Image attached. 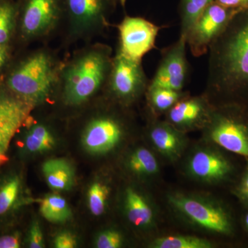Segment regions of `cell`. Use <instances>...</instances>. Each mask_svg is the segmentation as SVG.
<instances>
[{
	"label": "cell",
	"mask_w": 248,
	"mask_h": 248,
	"mask_svg": "<svg viewBox=\"0 0 248 248\" xmlns=\"http://www.w3.org/2000/svg\"><path fill=\"white\" fill-rule=\"evenodd\" d=\"M189 170L194 177L206 182H217L229 179L234 168L224 155L217 152L200 151L191 158Z\"/></svg>",
	"instance_id": "cell-15"
},
{
	"label": "cell",
	"mask_w": 248,
	"mask_h": 248,
	"mask_svg": "<svg viewBox=\"0 0 248 248\" xmlns=\"http://www.w3.org/2000/svg\"><path fill=\"white\" fill-rule=\"evenodd\" d=\"M54 244L57 248H73L76 247L77 242L73 234L65 232L60 233L55 237Z\"/></svg>",
	"instance_id": "cell-31"
},
{
	"label": "cell",
	"mask_w": 248,
	"mask_h": 248,
	"mask_svg": "<svg viewBox=\"0 0 248 248\" xmlns=\"http://www.w3.org/2000/svg\"><path fill=\"white\" fill-rule=\"evenodd\" d=\"M208 53V94L217 104L248 102V7L234 15Z\"/></svg>",
	"instance_id": "cell-1"
},
{
	"label": "cell",
	"mask_w": 248,
	"mask_h": 248,
	"mask_svg": "<svg viewBox=\"0 0 248 248\" xmlns=\"http://www.w3.org/2000/svg\"></svg>",
	"instance_id": "cell-38"
},
{
	"label": "cell",
	"mask_w": 248,
	"mask_h": 248,
	"mask_svg": "<svg viewBox=\"0 0 248 248\" xmlns=\"http://www.w3.org/2000/svg\"><path fill=\"white\" fill-rule=\"evenodd\" d=\"M111 1H112V4L115 5V3H116V1H117V0H111Z\"/></svg>",
	"instance_id": "cell-36"
},
{
	"label": "cell",
	"mask_w": 248,
	"mask_h": 248,
	"mask_svg": "<svg viewBox=\"0 0 248 248\" xmlns=\"http://www.w3.org/2000/svg\"><path fill=\"white\" fill-rule=\"evenodd\" d=\"M108 190L101 183H94L91 186L88 194V202L91 213L94 216H100L105 211Z\"/></svg>",
	"instance_id": "cell-27"
},
{
	"label": "cell",
	"mask_w": 248,
	"mask_h": 248,
	"mask_svg": "<svg viewBox=\"0 0 248 248\" xmlns=\"http://www.w3.org/2000/svg\"><path fill=\"white\" fill-rule=\"evenodd\" d=\"M21 245L22 236L19 232H9L0 235V248H19Z\"/></svg>",
	"instance_id": "cell-30"
},
{
	"label": "cell",
	"mask_w": 248,
	"mask_h": 248,
	"mask_svg": "<svg viewBox=\"0 0 248 248\" xmlns=\"http://www.w3.org/2000/svg\"><path fill=\"white\" fill-rule=\"evenodd\" d=\"M206 97H183L167 112L169 124L178 128L208 124L213 107Z\"/></svg>",
	"instance_id": "cell-14"
},
{
	"label": "cell",
	"mask_w": 248,
	"mask_h": 248,
	"mask_svg": "<svg viewBox=\"0 0 248 248\" xmlns=\"http://www.w3.org/2000/svg\"><path fill=\"white\" fill-rule=\"evenodd\" d=\"M107 84L112 96L119 100L125 103L135 100L148 87L141 61L125 56L117 50L112 58Z\"/></svg>",
	"instance_id": "cell-6"
},
{
	"label": "cell",
	"mask_w": 248,
	"mask_h": 248,
	"mask_svg": "<svg viewBox=\"0 0 248 248\" xmlns=\"http://www.w3.org/2000/svg\"><path fill=\"white\" fill-rule=\"evenodd\" d=\"M146 94L152 109L157 113L168 112L176 103L186 96L183 91L149 86Z\"/></svg>",
	"instance_id": "cell-22"
},
{
	"label": "cell",
	"mask_w": 248,
	"mask_h": 248,
	"mask_svg": "<svg viewBox=\"0 0 248 248\" xmlns=\"http://www.w3.org/2000/svg\"><path fill=\"white\" fill-rule=\"evenodd\" d=\"M62 9L63 0H22L18 4V18L23 37L33 39L48 32Z\"/></svg>",
	"instance_id": "cell-10"
},
{
	"label": "cell",
	"mask_w": 248,
	"mask_h": 248,
	"mask_svg": "<svg viewBox=\"0 0 248 248\" xmlns=\"http://www.w3.org/2000/svg\"><path fill=\"white\" fill-rule=\"evenodd\" d=\"M17 19V3L0 0V45H9Z\"/></svg>",
	"instance_id": "cell-23"
},
{
	"label": "cell",
	"mask_w": 248,
	"mask_h": 248,
	"mask_svg": "<svg viewBox=\"0 0 248 248\" xmlns=\"http://www.w3.org/2000/svg\"><path fill=\"white\" fill-rule=\"evenodd\" d=\"M215 0H182L181 6V34L186 37L197 19Z\"/></svg>",
	"instance_id": "cell-24"
},
{
	"label": "cell",
	"mask_w": 248,
	"mask_h": 248,
	"mask_svg": "<svg viewBox=\"0 0 248 248\" xmlns=\"http://www.w3.org/2000/svg\"><path fill=\"white\" fill-rule=\"evenodd\" d=\"M10 55L9 45H0V71L4 68L9 60Z\"/></svg>",
	"instance_id": "cell-34"
},
{
	"label": "cell",
	"mask_w": 248,
	"mask_h": 248,
	"mask_svg": "<svg viewBox=\"0 0 248 248\" xmlns=\"http://www.w3.org/2000/svg\"><path fill=\"white\" fill-rule=\"evenodd\" d=\"M28 244L31 248H42L45 247L43 234L40 224L37 221L31 224L28 236Z\"/></svg>",
	"instance_id": "cell-29"
},
{
	"label": "cell",
	"mask_w": 248,
	"mask_h": 248,
	"mask_svg": "<svg viewBox=\"0 0 248 248\" xmlns=\"http://www.w3.org/2000/svg\"><path fill=\"white\" fill-rule=\"evenodd\" d=\"M42 171L49 187L54 190H68L74 184V171L66 160H48L43 164Z\"/></svg>",
	"instance_id": "cell-18"
},
{
	"label": "cell",
	"mask_w": 248,
	"mask_h": 248,
	"mask_svg": "<svg viewBox=\"0 0 248 248\" xmlns=\"http://www.w3.org/2000/svg\"><path fill=\"white\" fill-rule=\"evenodd\" d=\"M53 60L45 52H37L24 59L11 72L6 86L24 100L35 104L48 95L55 80Z\"/></svg>",
	"instance_id": "cell-4"
},
{
	"label": "cell",
	"mask_w": 248,
	"mask_h": 248,
	"mask_svg": "<svg viewBox=\"0 0 248 248\" xmlns=\"http://www.w3.org/2000/svg\"><path fill=\"white\" fill-rule=\"evenodd\" d=\"M150 137L155 147L166 156H177L182 149V137L170 124L154 122Z\"/></svg>",
	"instance_id": "cell-17"
},
{
	"label": "cell",
	"mask_w": 248,
	"mask_h": 248,
	"mask_svg": "<svg viewBox=\"0 0 248 248\" xmlns=\"http://www.w3.org/2000/svg\"><path fill=\"white\" fill-rule=\"evenodd\" d=\"M244 224L245 228H246V231H247L248 232V212L245 215L244 217Z\"/></svg>",
	"instance_id": "cell-35"
},
{
	"label": "cell",
	"mask_w": 248,
	"mask_h": 248,
	"mask_svg": "<svg viewBox=\"0 0 248 248\" xmlns=\"http://www.w3.org/2000/svg\"><path fill=\"white\" fill-rule=\"evenodd\" d=\"M40 211L47 221L53 223H64L71 217V208L66 201L55 194L46 196L42 200Z\"/></svg>",
	"instance_id": "cell-21"
},
{
	"label": "cell",
	"mask_w": 248,
	"mask_h": 248,
	"mask_svg": "<svg viewBox=\"0 0 248 248\" xmlns=\"http://www.w3.org/2000/svg\"><path fill=\"white\" fill-rule=\"evenodd\" d=\"M208 124L210 138L223 149L248 160V102L217 104Z\"/></svg>",
	"instance_id": "cell-3"
},
{
	"label": "cell",
	"mask_w": 248,
	"mask_h": 248,
	"mask_svg": "<svg viewBox=\"0 0 248 248\" xmlns=\"http://www.w3.org/2000/svg\"><path fill=\"white\" fill-rule=\"evenodd\" d=\"M187 47L186 37L180 35L177 42L164 48L159 66L148 86L183 91L188 75Z\"/></svg>",
	"instance_id": "cell-11"
},
{
	"label": "cell",
	"mask_w": 248,
	"mask_h": 248,
	"mask_svg": "<svg viewBox=\"0 0 248 248\" xmlns=\"http://www.w3.org/2000/svg\"><path fill=\"white\" fill-rule=\"evenodd\" d=\"M112 62L110 49L104 46L94 47L75 59L63 72L66 104L80 105L99 91L107 84Z\"/></svg>",
	"instance_id": "cell-2"
},
{
	"label": "cell",
	"mask_w": 248,
	"mask_h": 248,
	"mask_svg": "<svg viewBox=\"0 0 248 248\" xmlns=\"http://www.w3.org/2000/svg\"><path fill=\"white\" fill-rule=\"evenodd\" d=\"M215 1L228 9L241 10L248 7V0H215Z\"/></svg>",
	"instance_id": "cell-33"
},
{
	"label": "cell",
	"mask_w": 248,
	"mask_h": 248,
	"mask_svg": "<svg viewBox=\"0 0 248 248\" xmlns=\"http://www.w3.org/2000/svg\"><path fill=\"white\" fill-rule=\"evenodd\" d=\"M55 139L45 125L36 124L26 133L23 140V149L28 153H42L52 149Z\"/></svg>",
	"instance_id": "cell-20"
},
{
	"label": "cell",
	"mask_w": 248,
	"mask_h": 248,
	"mask_svg": "<svg viewBox=\"0 0 248 248\" xmlns=\"http://www.w3.org/2000/svg\"><path fill=\"white\" fill-rule=\"evenodd\" d=\"M122 244V237L118 232L107 231L101 233L96 240L98 248H118Z\"/></svg>",
	"instance_id": "cell-28"
},
{
	"label": "cell",
	"mask_w": 248,
	"mask_h": 248,
	"mask_svg": "<svg viewBox=\"0 0 248 248\" xmlns=\"http://www.w3.org/2000/svg\"><path fill=\"white\" fill-rule=\"evenodd\" d=\"M235 194L243 202L248 201V166L241 177L239 184L236 186Z\"/></svg>",
	"instance_id": "cell-32"
},
{
	"label": "cell",
	"mask_w": 248,
	"mask_h": 248,
	"mask_svg": "<svg viewBox=\"0 0 248 248\" xmlns=\"http://www.w3.org/2000/svg\"><path fill=\"white\" fill-rule=\"evenodd\" d=\"M239 11L228 9L216 1L209 5L186 36L187 46L191 54L195 58H200L208 53L210 45Z\"/></svg>",
	"instance_id": "cell-7"
},
{
	"label": "cell",
	"mask_w": 248,
	"mask_h": 248,
	"mask_svg": "<svg viewBox=\"0 0 248 248\" xmlns=\"http://www.w3.org/2000/svg\"><path fill=\"white\" fill-rule=\"evenodd\" d=\"M123 135V127L115 117L102 116L90 122L83 136V145L93 154L110 151L119 143Z\"/></svg>",
	"instance_id": "cell-13"
},
{
	"label": "cell",
	"mask_w": 248,
	"mask_h": 248,
	"mask_svg": "<svg viewBox=\"0 0 248 248\" xmlns=\"http://www.w3.org/2000/svg\"><path fill=\"white\" fill-rule=\"evenodd\" d=\"M155 248H210L213 244L206 239L189 236H170L159 238L153 244Z\"/></svg>",
	"instance_id": "cell-25"
},
{
	"label": "cell",
	"mask_w": 248,
	"mask_h": 248,
	"mask_svg": "<svg viewBox=\"0 0 248 248\" xmlns=\"http://www.w3.org/2000/svg\"><path fill=\"white\" fill-rule=\"evenodd\" d=\"M22 177L12 173L0 181V221L11 216L21 203Z\"/></svg>",
	"instance_id": "cell-16"
},
{
	"label": "cell",
	"mask_w": 248,
	"mask_h": 248,
	"mask_svg": "<svg viewBox=\"0 0 248 248\" xmlns=\"http://www.w3.org/2000/svg\"><path fill=\"white\" fill-rule=\"evenodd\" d=\"M161 29L144 18L126 16L118 26V51L128 58L141 61L143 57L156 48V37Z\"/></svg>",
	"instance_id": "cell-9"
},
{
	"label": "cell",
	"mask_w": 248,
	"mask_h": 248,
	"mask_svg": "<svg viewBox=\"0 0 248 248\" xmlns=\"http://www.w3.org/2000/svg\"><path fill=\"white\" fill-rule=\"evenodd\" d=\"M170 202L190 221L204 229L223 236L234 234L233 217L219 204L182 195L172 196Z\"/></svg>",
	"instance_id": "cell-5"
},
{
	"label": "cell",
	"mask_w": 248,
	"mask_h": 248,
	"mask_svg": "<svg viewBox=\"0 0 248 248\" xmlns=\"http://www.w3.org/2000/svg\"><path fill=\"white\" fill-rule=\"evenodd\" d=\"M33 104L0 87V169L9 161L11 141L29 118Z\"/></svg>",
	"instance_id": "cell-8"
},
{
	"label": "cell",
	"mask_w": 248,
	"mask_h": 248,
	"mask_svg": "<svg viewBox=\"0 0 248 248\" xmlns=\"http://www.w3.org/2000/svg\"><path fill=\"white\" fill-rule=\"evenodd\" d=\"M244 203H246V205H247V206L248 207V201H246V202H245Z\"/></svg>",
	"instance_id": "cell-37"
},
{
	"label": "cell",
	"mask_w": 248,
	"mask_h": 248,
	"mask_svg": "<svg viewBox=\"0 0 248 248\" xmlns=\"http://www.w3.org/2000/svg\"><path fill=\"white\" fill-rule=\"evenodd\" d=\"M125 209L129 221L138 227L151 224L153 210L142 196L133 189H128L125 194Z\"/></svg>",
	"instance_id": "cell-19"
},
{
	"label": "cell",
	"mask_w": 248,
	"mask_h": 248,
	"mask_svg": "<svg viewBox=\"0 0 248 248\" xmlns=\"http://www.w3.org/2000/svg\"><path fill=\"white\" fill-rule=\"evenodd\" d=\"M110 5H114L111 0H63V9L77 34L103 27Z\"/></svg>",
	"instance_id": "cell-12"
},
{
	"label": "cell",
	"mask_w": 248,
	"mask_h": 248,
	"mask_svg": "<svg viewBox=\"0 0 248 248\" xmlns=\"http://www.w3.org/2000/svg\"><path fill=\"white\" fill-rule=\"evenodd\" d=\"M129 166L137 174L151 175L158 171V164L153 153L146 148H139L129 159Z\"/></svg>",
	"instance_id": "cell-26"
}]
</instances>
